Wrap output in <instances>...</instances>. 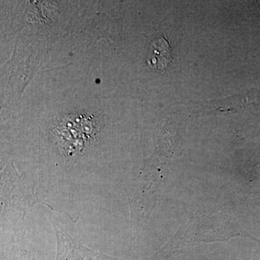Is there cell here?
Segmentation results:
<instances>
[{
	"label": "cell",
	"instance_id": "cell-1",
	"mask_svg": "<svg viewBox=\"0 0 260 260\" xmlns=\"http://www.w3.org/2000/svg\"><path fill=\"white\" fill-rule=\"evenodd\" d=\"M236 237L254 239L243 229L237 219L231 215L223 213H201L196 214L181 227L171 243L178 247H184L190 244L227 240Z\"/></svg>",
	"mask_w": 260,
	"mask_h": 260
},
{
	"label": "cell",
	"instance_id": "cell-2",
	"mask_svg": "<svg viewBox=\"0 0 260 260\" xmlns=\"http://www.w3.org/2000/svg\"><path fill=\"white\" fill-rule=\"evenodd\" d=\"M52 225L57 240L56 260H118L89 249L72 237L54 218Z\"/></svg>",
	"mask_w": 260,
	"mask_h": 260
},
{
	"label": "cell",
	"instance_id": "cell-3",
	"mask_svg": "<svg viewBox=\"0 0 260 260\" xmlns=\"http://www.w3.org/2000/svg\"><path fill=\"white\" fill-rule=\"evenodd\" d=\"M172 53L169 42L164 36L152 39L147 50L148 64L155 69H165L172 61Z\"/></svg>",
	"mask_w": 260,
	"mask_h": 260
}]
</instances>
